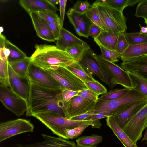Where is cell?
<instances>
[{"label":"cell","instance_id":"6da1fadb","mask_svg":"<svg viewBox=\"0 0 147 147\" xmlns=\"http://www.w3.org/2000/svg\"><path fill=\"white\" fill-rule=\"evenodd\" d=\"M29 92L26 115L33 116L47 112L56 113L65 117L63 111L65 103L62 91L41 87L28 79Z\"/></svg>","mask_w":147,"mask_h":147},{"label":"cell","instance_id":"7a4b0ae2","mask_svg":"<svg viewBox=\"0 0 147 147\" xmlns=\"http://www.w3.org/2000/svg\"><path fill=\"white\" fill-rule=\"evenodd\" d=\"M35 48L34 52L30 57L32 63L43 69L53 66L65 67L76 62L67 51L56 46L35 45Z\"/></svg>","mask_w":147,"mask_h":147},{"label":"cell","instance_id":"3957f363","mask_svg":"<svg viewBox=\"0 0 147 147\" xmlns=\"http://www.w3.org/2000/svg\"><path fill=\"white\" fill-rule=\"evenodd\" d=\"M33 117L41 122L53 134L66 140H68L64 132L66 129H72L83 124H89L94 128H100L102 125L99 120H74L66 118L57 113L52 112L37 114Z\"/></svg>","mask_w":147,"mask_h":147},{"label":"cell","instance_id":"277c9868","mask_svg":"<svg viewBox=\"0 0 147 147\" xmlns=\"http://www.w3.org/2000/svg\"><path fill=\"white\" fill-rule=\"evenodd\" d=\"M147 100V97L138 90L132 88L121 97L114 100H98L94 109L95 113L106 112L111 116L130 107L138 102Z\"/></svg>","mask_w":147,"mask_h":147},{"label":"cell","instance_id":"5b68a950","mask_svg":"<svg viewBox=\"0 0 147 147\" xmlns=\"http://www.w3.org/2000/svg\"><path fill=\"white\" fill-rule=\"evenodd\" d=\"M93 4L95 5L98 8L103 31L114 34L125 32L127 29V18L123 12L96 1Z\"/></svg>","mask_w":147,"mask_h":147},{"label":"cell","instance_id":"8992f818","mask_svg":"<svg viewBox=\"0 0 147 147\" xmlns=\"http://www.w3.org/2000/svg\"><path fill=\"white\" fill-rule=\"evenodd\" d=\"M44 70L57 82L61 91L65 89L79 91L87 88L80 78L65 67L53 66Z\"/></svg>","mask_w":147,"mask_h":147},{"label":"cell","instance_id":"52a82bcc","mask_svg":"<svg viewBox=\"0 0 147 147\" xmlns=\"http://www.w3.org/2000/svg\"><path fill=\"white\" fill-rule=\"evenodd\" d=\"M96 58L101 67L115 85L119 84L125 88H133L128 72L118 65L109 61L100 55H96Z\"/></svg>","mask_w":147,"mask_h":147},{"label":"cell","instance_id":"ba28073f","mask_svg":"<svg viewBox=\"0 0 147 147\" xmlns=\"http://www.w3.org/2000/svg\"><path fill=\"white\" fill-rule=\"evenodd\" d=\"M0 100L8 109L17 116L24 114L28 109L27 102L7 87L0 84Z\"/></svg>","mask_w":147,"mask_h":147},{"label":"cell","instance_id":"9c48e42d","mask_svg":"<svg viewBox=\"0 0 147 147\" xmlns=\"http://www.w3.org/2000/svg\"><path fill=\"white\" fill-rule=\"evenodd\" d=\"M147 127V104L136 114L122 129L135 144L142 137Z\"/></svg>","mask_w":147,"mask_h":147},{"label":"cell","instance_id":"30bf717a","mask_svg":"<svg viewBox=\"0 0 147 147\" xmlns=\"http://www.w3.org/2000/svg\"><path fill=\"white\" fill-rule=\"evenodd\" d=\"M34 126L29 120L18 118L0 124V142L17 135L33 132Z\"/></svg>","mask_w":147,"mask_h":147},{"label":"cell","instance_id":"8fae6325","mask_svg":"<svg viewBox=\"0 0 147 147\" xmlns=\"http://www.w3.org/2000/svg\"><path fill=\"white\" fill-rule=\"evenodd\" d=\"M97 101L85 99L77 95L65 104L63 109L65 117L71 119L94 109Z\"/></svg>","mask_w":147,"mask_h":147},{"label":"cell","instance_id":"7c38bea8","mask_svg":"<svg viewBox=\"0 0 147 147\" xmlns=\"http://www.w3.org/2000/svg\"><path fill=\"white\" fill-rule=\"evenodd\" d=\"M96 55L90 48L85 53L79 63L88 73L96 75L102 82L113 88L115 85L112 83L109 78L101 67L96 60Z\"/></svg>","mask_w":147,"mask_h":147},{"label":"cell","instance_id":"4fadbf2b","mask_svg":"<svg viewBox=\"0 0 147 147\" xmlns=\"http://www.w3.org/2000/svg\"><path fill=\"white\" fill-rule=\"evenodd\" d=\"M28 77V79L41 87L51 90L61 91L58 84L50 75L44 69L32 63L29 68Z\"/></svg>","mask_w":147,"mask_h":147},{"label":"cell","instance_id":"5bb4252c","mask_svg":"<svg viewBox=\"0 0 147 147\" xmlns=\"http://www.w3.org/2000/svg\"><path fill=\"white\" fill-rule=\"evenodd\" d=\"M9 86L15 94L27 102L29 92L28 82L26 83L17 74L8 64Z\"/></svg>","mask_w":147,"mask_h":147},{"label":"cell","instance_id":"9a60e30c","mask_svg":"<svg viewBox=\"0 0 147 147\" xmlns=\"http://www.w3.org/2000/svg\"><path fill=\"white\" fill-rule=\"evenodd\" d=\"M42 135L44 140L42 142L27 144H18V147H75V143L60 137H56L45 134Z\"/></svg>","mask_w":147,"mask_h":147},{"label":"cell","instance_id":"2e32d148","mask_svg":"<svg viewBox=\"0 0 147 147\" xmlns=\"http://www.w3.org/2000/svg\"><path fill=\"white\" fill-rule=\"evenodd\" d=\"M20 5L28 13L31 12L52 11L56 12L59 9L48 0H20Z\"/></svg>","mask_w":147,"mask_h":147},{"label":"cell","instance_id":"e0dca14e","mask_svg":"<svg viewBox=\"0 0 147 147\" xmlns=\"http://www.w3.org/2000/svg\"><path fill=\"white\" fill-rule=\"evenodd\" d=\"M38 36L44 40L54 42L56 40L51 32L46 21L35 12L28 13Z\"/></svg>","mask_w":147,"mask_h":147},{"label":"cell","instance_id":"ac0fdd59","mask_svg":"<svg viewBox=\"0 0 147 147\" xmlns=\"http://www.w3.org/2000/svg\"><path fill=\"white\" fill-rule=\"evenodd\" d=\"M121 67L127 72L135 73L147 80V55L123 61Z\"/></svg>","mask_w":147,"mask_h":147},{"label":"cell","instance_id":"d6986e66","mask_svg":"<svg viewBox=\"0 0 147 147\" xmlns=\"http://www.w3.org/2000/svg\"><path fill=\"white\" fill-rule=\"evenodd\" d=\"M147 104V100L136 102L129 108L113 116L118 125L123 129L129 121Z\"/></svg>","mask_w":147,"mask_h":147},{"label":"cell","instance_id":"ffe728a7","mask_svg":"<svg viewBox=\"0 0 147 147\" xmlns=\"http://www.w3.org/2000/svg\"><path fill=\"white\" fill-rule=\"evenodd\" d=\"M66 15L69 22L74 27L76 34L79 36L88 38L90 25L83 18L84 15L73 11L71 8L67 11Z\"/></svg>","mask_w":147,"mask_h":147},{"label":"cell","instance_id":"44dd1931","mask_svg":"<svg viewBox=\"0 0 147 147\" xmlns=\"http://www.w3.org/2000/svg\"><path fill=\"white\" fill-rule=\"evenodd\" d=\"M87 44L86 42L61 26L59 36L57 40L56 43V46L58 48L66 51L68 47L71 45H84Z\"/></svg>","mask_w":147,"mask_h":147},{"label":"cell","instance_id":"7402d4cb","mask_svg":"<svg viewBox=\"0 0 147 147\" xmlns=\"http://www.w3.org/2000/svg\"><path fill=\"white\" fill-rule=\"evenodd\" d=\"M106 121L107 125L112 130L125 147H138L136 144L131 140L118 125L113 116L107 117Z\"/></svg>","mask_w":147,"mask_h":147},{"label":"cell","instance_id":"603a6c76","mask_svg":"<svg viewBox=\"0 0 147 147\" xmlns=\"http://www.w3.org/2000/svg\"><path fill=\"white\" fill-rule=\"evenodd\" d=\"M146 55H147V42L129 45L120 55V57L123 61H126Z\"/></svg>","mask_w":147,"mask_h":147},{"label":"cell","instance_id":"cb8c5ba5","mask_svg":"<svg viewBox=\"0 0 147 147\" xmlns=\"http://www.w3.org/2000/svg\"><path fill=\"white\" fill-rule=\"evenodd\" d=\"M119 34H114L102 31L94 40L105 48L115 51L116 47Z\"/></svg>","mask_w":147,"mask_h":147},{"label":"cell","instance_id":"d4e9b609","mask_svg":"<svg viewBox=\"0 0 147 147\" xmlns=\"http://www.w3.org/2000/svg\"><path fill=\"white\" fill-rule=\"evenodd\" d=\"M32 63L30 57H26L15 61L9 63L14 72L20 77L28 79V69Z\"/></svg>","mask_w":147,"mask_h":147},{"label":"cell","instance_id":"484cf974","mask_svg":"<svg viewBox=\"0 0 147 147\" xmlns=\"http://www.w3.org/2000/svg\"><path fill=\"white\" fill-rule=\"evenodd\" d=\"M128 72L133 88L138 90L147 97V80L135 73Z\"/></svg>","mask_w":147,"mask_h":147},{"label":"cell","instance_id":"4316f807","mask_svg":"<svg viewBox=\"0 0 147 147\" xmlns=\"http://www.w3.org/2000/svg\"><path fill=\"white\" fill-rule=\"evenodd\" d=\"M90 49V46L88 44L84 45H73L68 47L66 51L75 62L79 63L85 53Z\"/></svg>","mask_w":147,"mask_h":147},{"label":"cell","instance_id":"83f0119b","mask_svg":"<svg viewBox=\"0 0 147 147\" xmlns=\"http://www.w3.org/2000/svg\"><path fill=\"white\" fill-rule=\"evenodd\" d=\"M5 46L10 50V53L7 58L8 63L24 59L27 57L26 54L10 41L5 39Z\"/></svg>","mask_w":147,"mask_h":147},{"label":"cell","instance_id":"f1b7e54d","mask_svg":"<svg viewBox=\"0 0 147 147\" xmlns=\"http://www.w3.org/2000/svg\"><path fill=\"white\" fill-rule=\"evenodd\" d=\"M81 79L92 80V75L87 72L79 63L75 62L65 67Z\"/></svg>","mask_w":147,"mask_h":147},{"label":"cell","instance_id":"f546056e","mask_svg":"<svg viewBox=\"0 0 147 147\" xmlns=\"http://www.w3.org/2000/svg\"><path fill=\"white\" fill-rule=\"evenodd\" d=\"M102 137L100 136L93 134L89 136H83L78 138L76 140L77 144L87 146H94L101 142Z\"/></svg>","mask_w":147,"mask_h":147},{"label":"cell","instance_id":"4dcf8cb0","mask_svg":"<svg viewBox=\"0 0 147 147\" xmlns=\"http://www.w3.org/2000/svg\"><path fill=\"white\" fill-rule=\"evenodd\" d=\"M124 34L129 45L147 42V34H142L140 32H125Z\"/></svg>","mask_w":147,"mask_h":147},{"label":"cell","instance_id":"1f68e13d","mask_svg":"<svg viewBox=\"0 0 147 147\" xmlns=\"http://www.w3.org/2000/svg\"><path fill=\"white\" fill-rule=\"evenodd\" d=\"M0 82L1 84L9 86L8 64L7 58H0Z\"/></svg>","mask_w":147,"mask_h":147},{"label":"cell","instance_id":"d6a6232c","mask_svg":"<svg viewBox=\"0 0 147 147\" xmlns=\"http://www.w3.org/2000/svg\"><path fill=\"white\" fill-rule=\"evenodd\" d=\"M81 80L88 89L98 95H102L107 92L106 88L95 79L92 80Z\"/></svg>","mask_w":147,"mask_h":147},{"label":"cell","instance_id":"836d02e7","mask_svg":"<svg viewBox=\"0 0 147 147\" xmlns=\"http://www.w3.org/2000/svg\"><path fill=\"white\" fill-rule=\"evenodd\" d=\"M86 17L91 22L100 27L102 30V25L96 6L93 4L90 6L85 14Z\"/></svg>","mask_w":147,"mask_h":147},{"label":"cell","instance_id":"e575fe53","mask_svg":"<svg viewBox=\"0 0 147 147\" xmlns=\"http://www.w3.org/2000/svg\"><path fill=\"white\" fill-rule=\"evenodd\" d=\"M130 89L126 88L112 89L102 95L98 98V100H107L115 99L125 94Z\"/></svg>","mask_w":147,"mask_h":147},{"label":"cell","instance_id":"d590c367","mask_svg":"<svg viewBox=\"0 0 147 147\" xmlns=\"http://www.w3.org/2000/svg\"><path fill=\"white\" fill-rule=\"evenodd\" d=\"M96 1L121 12H123L125 8L128 6V0H98Z\"/></svg>","mask_w":147,"mask_h":147},{"label":"cell","instance_id":"8d00e7d4","mask_svg":"<svg viewBox=\"0 0 147 147\" xmlns=\"http://www.w3.org/2000/svg\"><path fill=\"white\" fill-rule=\"evenodd\" d=\"M100 47L101 52V56L107 60L114 63L118 61L120 55L116 51L107 49L98 43H96Z\"/></svg>","mask_w":147,"mask_h":147},{"label":"cell","instance_id":"74e56055","mask_svg":"<svg viewBox=\"0 0 147 147\" xmlns=\"http://www.w3.org/2000/svg\"><path fill=\"white\" fill-rule=\"evenodd\" d=\"M89 125L88 124H81L72 129H66L64 132L68 139H74L79 136Z\"/></svg>","mask_w":147,"mask_h":147},{"label":"cell","instance_id":"f35d334b","mask_svg":"<svg viewBox=\"0 0 147 147\" xmlns=\"http://www.w3.org/2000/svg\"><path fill=\"white\" fill-rule=\"evenodd\" d=\"M129 46L125 38L124 32L119 33L116 47V52L120 56Z\"/></svg>","mask_w":147,"mask_h":147},{"label":"cell","instance_id":"ab89813d","mask_svg":"<svg viewBox=\"0 0 147 147\" xmlns=\"http://www.w3.org/2000/svg\"><path fill=\"white\" fill-rule=\"evenodd\" d=\"M90 5V3L87 1H78L72 8V10L82 15H85Z\"/></svg>","mask_w":147,"mask_h":147},{"label":"cell","instance_id":"60d3db41","mask_svg":"<svg viewBox=\"0 0 147 147\" xmlns=\"http://www.w3.org/2000/svg\"><path fill=\"white\" fill-rule=\"evenodd\" d=\"M47 21L61 24L60 19L56 12L46 11L36 13Z\"/></svg>","mask_w":147,"mask_h":147},{"label":"cell","instance_id":"b9f144b4","mask_svg":"<svg viewBox=\"0 0 147 147\" xmlns=\"http://www.w3.org/2000/svg\"><path fill=\"white\" fill-rule=\"evenodd\" d=\"M135 16L142 17L144 20L147 19V0H142L137 5Z\"/></svg>","mask_w":147,"mask_h":147},{"label":"cell","instance_id":"7bdbcfd3","mask_svg":"<svg viewBox=\"0 0 147 147\" xmlns=\"http://www.w3.org/2000/svg\"><path fill=\"white\" fill-rule=\"evenodd\" d=\"M78 96L88 100L97 101L99 95L87 88L78 91Z\"/></svg>","mask_w":147,"mask_h":147},{"label":"cell","instance_id":"ee69618b","mask_svg":"<svg viewBox=\"0 0 147 147\" xmlns=\"http://www.w3.org/2000/svg\"><path fill=\"white\" fill-rule=\"evenodd\" d=\"M78 91L65 89L62 91V96L65 104L67 103L74 97L78 95Z\"/></svg>","mask_w":147,"mask_h":147},{"label":"cell","instance_id":"f6af8a7d","mask_svg":"<svg viewBox=\"0 0 147 147\" xmlns=\"http://www.w3.org/2000/svg\"><path fill=\"white\" fill-rule=\"evenodd\" d=\"M46 21L51 32L57 40L59 36L61 24Z\"/></svg>","mask_w":147,"mask_h":147},{"label":"cell","instance_id":"bcb514c9","mask_svg":"<svg viewBox=\"0 0 147 147\" xmlns=\"http://www.w3.org/2000/svg\"><path fill=\"white\" fill-rule=\"evenodd\" d=\"M103 31L100 27L92 23L90 24L88 34L93 38H96Z\"/></svg>","mask_w":147,"mask_h":147},{"label":"cell","instance_id":"7dc6e473","mask_svg":"<svg viewBox=\"0 0 147 147\" xmlns=\"http://www.w3.org/2000/svg\"><path fill=\"white\" fill-rule=\"evenodd\" d=\"M67 1V0H59L61 24V26L62 27L63 26Z\"/></svg>","mask_w":147,"mask_h":147},{"label":"cell","instance_id":"c3c4849f","mask_svg":"<svg viewBox=\"0 0 147 147\" xmlns=\"http://www.w3.org/2000/svg\"><path fill=\"white\" fill-rule=\"evenodd\" d=\"M111 116V114L107 112H103L95 114L86 119L91 120H98L104 118Z\"/></svg>","mask_w":147,"mask_h":147},{"label":"cell","instance_id":"681fc988","mask_svg":"<svg viewBox=\"0 0 147 147\" xmlns=\"http://www.w3.org/2000/svg\"><path fill=\"white\" fill-rule=\"evenodd\" d=\"M95 114L94 110L93 109L84 114L78 115L72 118L71 119L76 121H82L86 120L93 115Z\"/></svg>","mask_w":147,"mask_h":147},{"label":"cell","instance_id":"f907efd6","mask_svg":"<svg viewBox=\"0 0 147 147\" xmlns=\"http://www.w3.org/2000/svg\"><path fill=\"white\" fill-rule=\"evenodd\" d=\"M142 1V0H128V6H133Z\"/></svg>","mask_w":147,"mask_h":147},{"label":"cell","instance_id":"816d5d0a","mask_svg":"<svg viewBox=\"0 0 147 147\" xmlns=\"http://www.w3.org/2000/svg\"><path fill=\"white\" fill-rule=\"evenodd\" d=\"M139 25L140 28V32L142 34H147V29L146 27L142 26L140 24Z\"/></svg>","mask_w":147,"mask_h":147},{"label":"cell","instance_id":"f5cc1de1","mask_svg":"<svg viewBox=\"0 0 147 147\" xmlns=\"http://www.w3.org/2000/svg\"><path fill=\"white\" fill-rule=\"evenodd\" d=\"M4 53L5 56L7 58L9 56L10 51L7 48L5 47L4 48Z\"/></svg>","mask_w":147,"mask_h":147},{"label":"cell","instance_id":"db71d44e","mask_svg":"<svg viewBox=\"0 0 147 147\" xmlns=\"http://www.w3.org/2000/svg\"><path fill=\"white\" fill-rule=\"evenodd\" d=\"M53 5L57 4L59 3V0H48Z\"/></svg>","mask_w":147,"mask_h":147},{"label":"cell","instance_id":"11a10c76","mask_svg":"<svg viewBox=\"0 0 147 147\" xmlns=\"http://www.w3.org/2000/svg\"><path fill=\"white\" fill-rule=\"evenodd\" d=\"M145 140L147 141V129L145 133L144 136L142 140V141H143Z\"/></svg>","mask_w":147,"mask_h":147},{"label":"cell","instance_id":"9f6ffc18","mask_svg":"<svg viewBox=\"0 0 147 147\" xmlns=\"http://www.w3.org/2000/svg\"><path fill=\"white\" fill-rule=\"evenodd\" d=\"M75 147H96V146H81L77 145H76Z\"/></svg>","mask_w":147,"mask_h":147},{"label":"cell","instance_id":"6f0895ef","mask_svg":"<svg viewBox=\"0 0 147 147\" xmlns=\"http://www.w3.org/2000/svg\"><path fill=\"white\" fill-rule=\"evenodd\" d=\"M144 23L147 25V19L144 20Z\"/></svg>","mask_w":147,"mask_h":147},{"label":"cell","instance_id":"680465c9","mask_svg":"<svg viewBox=\"0 0 147 147\" xmlns=\"http://www.w3.org/2000/svg\"><path fill=\"white\" fill-rule=\"evenodd\" d=\"M146 28H147V26L146 27Z\"/></svg>","mask_w":147,"mask_h":147},{"label":"cell","instance_id":"91938a15","mask_svg":"<svg viewBox=\"0 0 147 147\" xmlns=\"http://www.w3.org/2000/svg\"><path fill=\"white\" fill-rule=\"evenodd\" d=\"M146 142V143H147V142Z\"/></svg>","mask_w":147,"mask_h":147}]
</instances>
